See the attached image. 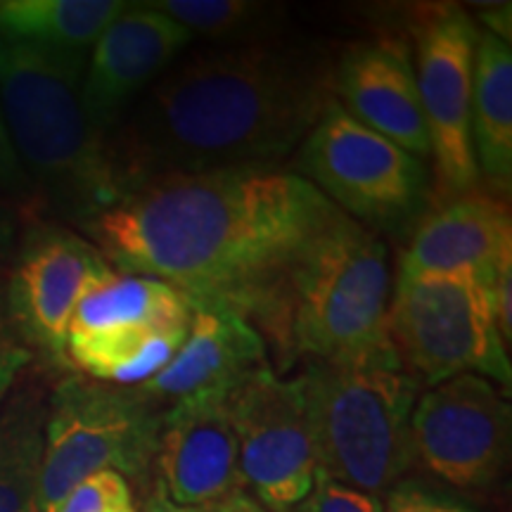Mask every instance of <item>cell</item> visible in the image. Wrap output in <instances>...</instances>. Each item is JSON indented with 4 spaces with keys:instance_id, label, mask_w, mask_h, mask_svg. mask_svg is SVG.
<instances>
[{
    "instance_id": "6da1fadb",
    "label": "cell",
    "mask_w": 512,
    "mask_h": 512,
    "mask_svg": "<svg viewBox=\"0 0 512 512\" xmlns=\"http://www.w3.org/2000/svg\"><path fill=\"white\" fill-rule=\"evenodd\" d=\"M335 209L304 176L247 166L128 185L79 230L117 273L157 278L190 306L247 318Z\"/></svg>"
},
{
    "instance_id": "7a4b0ae2",
    "label": "cell",
    "mask_w": 512,
    "mask_h": 512,
    "mask_svg": "<svg viewBox=\"0 0 512 512\" xmlns=\"http://www.w3.org/2000/svg\"><path fill=\"white\" fill-rule=\"evenodd\" d=\"M335 91V67L280 38L185 50L107 138L119 192L147 178L275 166Z\"/></svg>"
},
{
    "instance_id": "3957f363",
    "label": "cell",
    "mask_w": 512,
    "mask_h": 512,
    "mask_svg": "<svg viewBox=\"0 0 512 512\" xmlns=\"http://www.w3.org/2000/svg\"><path fill=\"white\" fill-rule=\"evenodd\" d=\"M389 299L387 245L335 209L261 292L247 320L278 356L280 370L294 361H356L392 347Z\"/></svg>"
},
{
    "instance_id": "277c9868",
    "label": "cell",
    "mask_w": 512,
    "mask_h": 512,
    "mask_svg": "<svg viewBox=\"0 0 512 512\" xmlns=\"http://www.w3.org/2000/svg\"><path fill=\"white\" fill-rule=\"evenodd\" d=\"M86 60L0 36V110L12 147L43 211L76 228L119 197L107 140L81 105Z\"/></svg>"
},
{
    "instance_id": "5b68a950",
    "label": "cell",
    "mask_w": 512,
    "mask_h": 512,
    "mask_svg": "<svg viewBox=\"0 0 512 512\" xmlns=\"http://www.w3.org/2000/svg\"><path fill=\"white\" fill-rule=\"evenodd\" d=\"M302 392L318 472L370 496H384L418 465L411 418L420 384L394 347L339 363H309Z\"/></svg>"
},
{
    "instance_id": "8992f818",
    "label": "cell",
    "mask_w": 512,
    "mask_h": 512,
    "mask_svg": "<svg viewBox=\"0 0 512 512\" xmlns=\"http://www.w3.org/2000/svg\"><path fill=\"white\" fill-rule=\"evenodd\" d=\"M164 406L140 387L67 373L48 392L38 512H57L74 486L112 470L147 482Z\"/></svg>"
},
{
    "instance_id": "52a82bcc",
    "label": "cell",
    "mask_w": 512,
    "mask_h": 512,
    "mask_svg": "<svg viewBox=\"0 0 512 512\" xmlns=\"http://www.w3.org/2000/svg\"><path fill=\"white\" fill-rule=\"evenodd\" d=\"M387 337L420 387L472 373L510 387L508 347L496 325L491 285L475 273L399 278Z\"/></svg>"
},
{
    "instance_id": "ba28073f",
    "label": "cell",
    "mask_w": 512,
    "mask_h": 512,
    "mask_svg": "<svg viewBox=\"0 0 512 512\" xmlns=\"http://www.w3.org/2000/svg\"><path fill=\"white\" fill-rule=\"evenodd\" d=\"M297 166L332 207L375 235H403L425 216V162L358 124L335 98L299 145Z\"/></svg>"
},
{
    "instance_id": "9c48e42d",
    "label": "cell",
    "mask_w": 512,
    "mask_h": 512,
    "mask_svg": "<svg viewBox=\"0 0 512 512\" xmlns=\"http://www.w3.org/2000/svg\"><path fill=\"white\" fill-rule=\"evenodd\" d=\"M192 306L176 287L114 273L76 304L67 366L98 382L140 387L169 366L188 335Z\"/></svg>"
},
{
    "instance_id": "30bf717a",
    "label": "cell",
    "mask_w": 512,
    "mask_h": 512,
    "mask_svg": "<svg viewBox=\"0 0 512 512\" xmlns=\"http://www.w3.org/2000/svg\"><path fill=\"white\" fill-rule=\"evenodd\" d=\"M114 273L79 230L43 219L22 228L3 287L12 325L34 358L69 368L64 347L76 304Z\"/></svg>"
},
{
    "instance_id": "8fae6325",
    "label": "cell",
    "mask_w": 512,
    "mask_h": 512,
    "mask_svg": "<svg viewBox=\"0 0 512 512\" xmlns=\"http://www.w3.org/2000/svg\"><path fill=\"white\" fill-rule=\"evenodd\" d=\"M415 81L427 121L441 200L479 188L470 140L472 62L479 38L475 19L456 5L422 10L413 24Z\"/></svg>"
},
{
    "instance_id": "7c38bea8",
    "label": "cell",
    "mask_w": 512,
    "mask_h": 512,
    "mask_svg": "<svg viewBox=\"0 0 512 512\" xmlns=\"http://www.w3.org/2000/svg\"><path fill=\"white\" fill-rule=\"evenodd\" d=\"M240 475L264 510L294 512L318 475L316 446L299 377L283 380L268 366L249 375L230 399Z\"/></svg>"
},
{
    "instance_id": "4fadbf2b",
    "label": "cell",
    "mask_w": 512,
    "mask_h": 512,
    "mask_svg": "<svg viewBox=\"0 0 512 512\" xmlns=\"http://www.w3.org/2000/svg\"><path fill=\"white\" fill-rule=\"evenodd\" d=\"M415 460L458 491L491 489L508 467L512 413L486 377L465 373L418 396Z\"/></svg>"
},
{
    "instance_id": "5bb4252c",
    "label": "cell",
    "mask_w": 512,
    "mask_h": 512,
    "mask_svg": "<svg viewBox=\"0 0 512 512\" xmlns=\"http://www.w3.org/2000/svg\"><path fill=\"white\" fill-rule=\"evenodd\" d=\"M192 41L195 36L183 24L145 3H128L95 41L83 69L81 105L93 131L110 138L140 95Z\"/></svg>"
},
{
    "instance_id": "9a60e30c",
    "label": "cell",
    "mask_w": 512,
    "mask_h": 512,
    "mask_svg": "<svg viewBox=\"0 0 512 512\" xmlns=\"http://www.w3.org/2000/svg\"><path fill=\"white\" fill-rule=\"evenodd\" d=\"M235 389H209L164 408L155 470L181 505H209L245 489L230 399Z\"/></svg>"
},
{
    "instance_id": "2e32d148",
    "label": "cell",
    "mask_w": 512,
    "mask_h": 512,
    "mask_svg": "<svg viewBox=\"0 0 512 512\" xmlns=\"http://www.w3.org/2000/svg\"><path fill=\"white\" fill-rule=\"evenodd\" d=\"M508 261H512L508 200L489 188H475L422 216L401 256L399 278L475 273L491 285L498 268Z\"/></svg>"
},
{
    "instance_id": "e0dca14e",
    "label": "cell",
    "mask_w": 512,
    "mask_h": 512,
    "mask_svg": "<svg viewBox=\"0 0 512 512\" xmlns=\"http://www.w3.org/2000/svg\"><path fill=\"white\" fill-rule=\"evenodd\" d=\"M335 91L358 124L422 162L432 155L418 81L399 41L351 43L335 67Z\"/></svg>"
},
{
    "instance_id": "ac0fdd59",
    "label": "cell",
    "mask_w": 512,
    "mask_h": 512,
    "mask_svg": "<svg viewBox=\"0 0 512 512\" xmlns=\"http://www.w3.org/2000/svg\"><path fill=\"white\" fill-rule=\"evenodd\" d=\"M264 368L266 342L245 316L221 306H192L188 335L178 354L140 389L166 408L197 392L238 389Z\"/></svg>"
},
{
    "instance_id": "d6986e66",
    "label": "cell",
    "mask_w": 512,
    "mask_h": 512,
    "mask_svg": "<svg viewBox=\"0 0 512 512\" xmlns=\"http://www.w3.org/2000/svg\"><path fill=\"white\" fill-rule=\"evenodd\" d=\"M470 140L479 181L508 197L512 188V50L510 43L479 31L472 62Z\"/></svg>"
},
{
    "instance_id": "ffe728a7",
    "label": "cell",
    "mask_w": 512,
    "mask_h": 512,
    "mask_svg": "<svg viewBox=\"0 0 512 512\" xmlns=\"http://www.w3.org/2000/svg\"><path fill=\"white\" fill-rule=\"evenodd\" d=\"M48 392L19 377L0 401V512H38Z\"/></svg>"
},
{
    "instance_id": "44dd1931",
    "label": "cell",
    "mask_w": 512,
    "mask_h": 512,
    "mask_svg": "<svg viewBox=\"0 0 512 512\" xmlns=\"http://www.w3.org/2000/svg\"><path fill=\"white\" fill-rule=\"evenodd\" d=\"M126 5L121 0H0V36L55 53L88 55Z\"/></svg>"
},
{
    "instance_id": "7402d4cb",
    "label": "cell",
    "mask_w": 512,
    "mask_h": 512,
    "mask_svg": "<svg viewBox=\"0 0 512 512\" xmlns=\"http://www.w3.org/2000/svg\"><path fill=\"white\" fill-rule=\"evenodd\" d=\"M147 8L183 24L192 36L209 38L219 46L278 38L283 10L252 0H152Z\"/></svg>"
},
{
    "instance_id": "603a6c76",
    "label": "cell",
    "mask_w": 512,
    "mask_h": 512,
    "mask_svg": "<svg viewBox=\"0 0 512 512\" xmlns=\"http://www.w3.org/2000/svg\"><path fill=\"white\" fill-rule=\"evenodd\" d=\"M131 484L119 472L105 470L83 479L69 491L57 512H110L117 505L131 503Z\"/></svg>"
},
{
    "instance_id": "cb8c5ba5",
    "label": "cell",
    "mask_w": 512,
    "mask_h": 512,
    "mask_svg": "<svg viewBox=\"0 0 512 512\" xmlns=\"http://www.w3.org/2000/svg\"><path fill=\"white\" fill-rule=\"evenodd\" d=\"M382 512H479L458 496L430 486L420 479H401L384 494Z\"/></svg>"
},
{
    "instance_id": "d4e9b609",
    "label": "cell",
    "mask_w": 512,
    "mask_h": 512,
    "mask_svg": "<svg viewBox=\"0 0 512 512\" xmlns=\"http://www.w3.org/2000/svg\"><path fill=\"white\" fill-rule=\"evenodd\" d=\"M0 192L15 202L22 216H29L31 221L41 219V200H38L36 188L31 185L27 171L19 164L8 126H5L3 110H0Z\"/></svg>"
},
{
    "instance_id": "484cf974",
    "label": "cell",
    "mask_w": 512,
    "mask_h": 512,
    "mask_svg": "<svg viewBox=\"0 0 512 512\" xmlns=\"http://www.w3.org/2000/svg\"><path fill=\"white\" fill-rule=\"evenodd\" d=\"M302 512H382V501L377 496L363 494L339 482H332L323 472L316 475L311 494L299 505Z\"/></svg>"
},
{
    "instance_id": "4316f807",
    "label": "cell",
    "mask_w": 512,
    "mask_h": 512,
    "mask_svg": "<svg viewBox=\"0 0 512 512\" xmlns=\"http://www.w3.org/2000/svg\"><path fill=\"white\" fill-rule=\"evenodd\" d=\"M31 363H34V354L24 347L15 325H12L8 302H5V287L0 280V401L10 394V389L27 373Z\"/></svg>"
},
{
    "instance_id": "83f0119b",
    "label": "cell",
    "mask_w": 512,
    "mask_h": 512,
    "mask_svg": "<svg viewBox=\"0 0 512 512\" xmlns=\"http://www.w3.org/2000/svg\"><path fill=\"white\" fill-rule=\"evenodd\" d=\"M22 211L15 207V202L0 192V264H10L15 254L19 233H22Z\"/></svg>"
},
{
    "instance_id": "f1b7e54d",
    "label": "cell",
    "mask_w": 512,
    "mask_h": 512,
    "mask_svg": "<svg viewBox=\"0 0 512 512\" xmlns=\"http://www.w3.org/2000/svg\"><path fill=\"white\" fill-rule=\"evenodd\" d=\"M140 512H209V508H200V505H181L169 496V491L164 489V484L155 479L147 491L143 510Z\"/></svg>"
},
{
    "instance_id": "f546056e",
    "label": "cell",
    "mask_w": 512,
    "mask_h": 512,
    "mask_svg": "<svg viewBox=\"0 0 512 512\" xmlns=\"http://www.w3.org/2000/svg\"><path fill=\"white\" fill-rule=\"evenodd\" d=\"M209 512H266L259 503L254 501L252 494H247L245 489L235 491L223 498V501L209 505Z\"/></svg>"
},
{
    "instance_id": "4dcf8cb0",
    "label": "cell",
    "mask_w": 512,
    "mask_h": 512,
    "mask_svg": "<svg viewBox=\"0 0 512 512\" xmlns=\"http://www.w3.org/2000/svg\"><path fill=\"white\" fill-rule=\"evenodd\" d=\"M110 512H138V510H136V505H133V501H131V503L117 505V508H114V510H110Z\"/></svg>"
},
{
    "instance_id": "1f68e13d",
    "label": "cell",
    "mask_w": 512,
    "mask_h": 512,
    "mask_svg": "<svg viewBox=\"0 0 512 512\" xmlns=\"http://www.w3.org/2000/svg\"><path fill=\"white\" fill-rule=\"evenodd\" d=\"M3 266H5V264H0V273H3Z\"/></svg>"
}]
</instances>
